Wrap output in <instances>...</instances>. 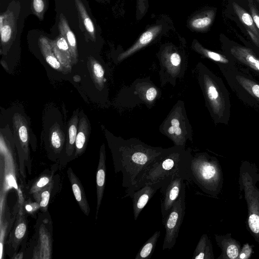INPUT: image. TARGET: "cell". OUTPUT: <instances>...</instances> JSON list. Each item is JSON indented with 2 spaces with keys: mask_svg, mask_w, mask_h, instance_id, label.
I'll return each instance as SVG.
<instances>
[{
  "mask_svg": "<svg viewBox=\"0 0 259 259\" xmlns=\"http://www.w3.org/2000/svg\"><path fill=\"white\" fill-rule=\"evenodd\" d=\"M110 144L115 172H122V186L126 188L136 184L147 167L164 150L134 138L114 137Z\"/></svg>",
  "mask_w": 259,
  "mask_h": 259,
  "instance_id": "1",
  "label": "cell"
},
{
  "mask_svg": "<svg viewBox=\"0 0 259 259\" xmlns=\"http://www.w3.org/2000/svg\"><path fill=\"white\" fill-rule=\"evenodd\" d=\"M192 156L191 150L186 149L185 147L174 145L164 148L162 152L147 167L136 184L126 188L125 195L146 184L161 181L176 174L186 175L191 179L189 167Z\"/></svg>",
  "mask_w": 259,
  "mask_h": 259,
  "instance_id": "2",
  "label": "cell"
},
{
  "mask_svg": "<svg viewBox=\"0 0 259 259\" xmlns=\"http://www.w3.org/2000/svg\"><path fill=\"white\" fill-rule=\"evenodd\" d=\"M259 170L255 164L243 161L239 167V190L243 193L247 209L246 228L259 244Z\"/></svg>",
  "mask_w": 259,
  "mask_h": 259,
  "instance_id": "3",
  "label": "cell"
},
{
  "mask_svg": "<svg viewBox=\"0 0 259 259\" xmlns=\"http://www.w3.org/2000/svg\"><path fill=\"white\" fill-rule=\"evenodd\" d=\"M189 169L192 181L206 194L217 197L222 191L224 178L217 158L206 152L197 153L192 156Z\"/></svg>",
  "mask_w": 259,
  "mask_h": 259,
  "instance_id": "4",
  "label": "cell"
},
{
  "mask_svg": "<svg viewBox=\"0 0 259 259\" xmlns=\"http://www.w3.org/2000/svg\"><path fill=\"white\" fill-rule=\"evenodd\" d=\"M195 70L206 106L215 122H217L222 119L227 107V96L223 85L202 62L197 64Z\"/></svg>",
  "mask_w": 259,
  "mask_h": 259,
  "instance_id": "5",
  "label": "cell"
},
{
  "mask_svg": "<svg viewBox=\"0 0 259 259\" xmlns=\"http://www.w3.org/2000/svg\"><path fill=\"white\" fill-rule=\"evenodd\" d=\"M157 57L161 86L169 83L175 87L184 77L188 67L184 51L172 43H166L160 47Z\"/></svg>",
  "mask_w": 259,
  "mask_h": 259,
  "instance_id": "6",
  "label": "cell"
},
{
  "mask_svg": "<svg viewBox=\"0 0 259 259\" xmlns=\"http://www.w3.org/2000/svg\"><path fill=\"white\" fill-rule=\"evenodd\" d=\"M159 132L170 140L175 146L185 147L193 141V129L186 113L185 103L179 100L159 127Z\"/></svg>",
  "mask_w": 259,
  "mask_h": 259,
  "instance_id": "7",
  "label": "cell"
},
{
  "mask_svg": "<svg viewBox=\"0 0 259 259\" xmlns=\"http://www.w3.org/2000/svg\"><path fill=\"white\" fill-rule=\"evenodd\" d=\"M161 96V90L150 77L138 78L121 92V104L125 108L144 104L151 109Z\"/></svg>",
  "mask_w": 259,
  "mask_h": 259,
  "instance_id": "8",
  "label": "cell"
},
{
  "mask_svg": "<svg viewBox=\"0 0 259 259\" xmlns=\"http://www.w3.org/2000/svg\"><path fill=\"white\" fill-rule=\"evenodd\" d=\"M185 185L180 195L173 204L169 212L162 220L165 230L162 249H171L175 246L179 235L180 229L185 214Z\"/></svg>",
  "mask_w": 259,
  "mask_h": 259,
  "instance_id": "9",
  "label": "cell"
},
{
  "mask_svg": "<svg viewBox=\"0 0 259 259\" xmlns=\"http://www.w3.org/2000/svg\"><path fill=\"white\" fill-rule=\"evenodd\" d=\"M185 180L189 182H192V180L186 175L174 174L167 177L160 188L162 220L165 218L174 203L179 197L182 188L185 185Z\"/></svg>",
  "mask_w": 259,
  "mask_h": 259,
  "instance_id": "10",
  "label": "cell"
},
{
  "mask_svg": "<svg viewBox=\"0 0 259 259\" xmlns=\"http://www.w3.org/2000/svg\"><path fill=\"white\" fill-rule=\"evenodd\" d=\"M165 179L155 183L146 184L139 189L125 195V197H130L132 200L134 217L135 221L137 220L140 213L149 201L160 189Z\"/></svg>",
  "mask_w": 259,
  "mask_h": 259,
  "instance_id": "11",
  "label": "cell"
},
{
  "mask_svg": "<svg viewBox=\"0 0 259 259\" xmlns=\"http://www.w3.org/2000/svg\"><path fill=\"white\" fill-rule=\"evenodd\" d=\"M164 25L159 24L147 28L139 37L134 44L126 50L121 52L116 57L120 63L153 42L162 32Z\"/></svg>",
  "mask_w": 259,
  "mask_h": 259,
  "instance_id": "12",
  "label": "cell"
},
{
  "mask_svg": "<svg viewBox=\"0 0 259 259\" xmlns=\"http://www.w3.org/2000/svg\"><path fill=\"white\" fill-rule=\"evenodd\" d=\"M14 138L19 153H23L28 158L29 156V135L28 124L25 118L16 113L13 117Z\"/></svg>",
  "mask_w": 259,
  "mask_h": 259,
  "instance_id": "13",
  "label": "cell"
},
{
  "mask_svg": "<svg viewBox=\"0 0 259 259\" xmlns=\"http://www.w3.org/2000/svg\"><path fill=\"white\" fill-rule=\"evenodd\" d=\"M49 41L55 56L62 67V73H70L73 63L69 47L66 39L60 33L55 39H49Z\"/></svg>",
  "mask_w": 259,
  "mask_h": 259,
  "instance_id": "14",
  "label": "cell"
},
{
  "mask_svg": "<svg viewBox=\"0 0 259 259\" xmlns=\"http://www.w3.org/2000/svg\"><path fill=\"white\" fill-rule=\"evenodd\" d=\"M0 18L1 45L3 48L6 49L15 39L17 31V17L13 12L8 9L1 14Z\"/></svg>",
  "mask_w": 259,
  "mask_h": 259,
  "instance_id": "15",
  "label": "cell"
},
{
  "mask_svg": "<svg viewBox=\"0 0 259 259\" xmlns=\"http://www.w3.org/2000/svg\"><path fill=\"white\" fill-rule=\"evenodd\" d=\"M214 238L221 249V253L217 259H238L241 249V244L231 233L215 234Z\"/></svg>",
  "mask_w": 259,
  "mask_h": 259,
  "instance_id": "16",
  "label": "cell"
},
{
  "mask_svg": "<svg viewBox=\"0 0 259 259\" xmlns=\"http://www.w3.org/2000/svg\"><path fill=\"white\" fill-rule=\"evenodd\" d=\"M96 173V189L97 203L96 219H97L99 210L102 200L105 186L106 175L105 147L103 144L101 146L99 153V160Z\"/></svg>",
  "mask_w": 259,
  "mask_h": 259,
  "instance_id": "17",
  "label": "cell"
},
{
  "mask_svg": "<svg viewBox=\"0 0 259 259\" xmlns=\"http://www.w3.org/2000/svg\"><path fill=\"white\" fill-rule=\"evenodd\" d=\"M67 174L72 192L80 209L84 214L88 216L91 209L81 183L71 167L68 168Z\"/></svg>",
  "mask_w": 259,
  "mask_h": 259,
  "instance_id": "18",
  "label": "cell"
},
{
  "mask_svg": "<svg viewBox=\"0 0 259 259\" xmlns=\"http://www.w3.org/2000/svg\"><path fill=\"white\" fill-rule=\"evenodd\" d=\"M75 141L74 157L81 155L85 150L90 133V126L85 115L80 112Z\"/></svg>",
  "mask_w": 259,
  "mask_h": 259,
  "instance_id": "19",
  "label": "cell"
},
{
  "mask_svg": "<svg viewBox=\"0 0 259 259\" xmlns=\"http://www.w3.org/2000/svg\"><path fill=\"white\" fill-rule=\"evenodd\" d=\"M234 12L245 26L253 42L259 47V30L251 15L236 2L232 3Z\"/></svg>",
  "mask_w": 259,
  "mask_h": 259,
  "instance_id": "20",
  "label": "cell"
},
{
  "mask_svg": "<svg viewBox=\"0 0 259 259\" xmlns=\"http://www.w3.org/2000/svg\"><path fill=\"white\" fill-rule=\"evenodd\" d=\"M215 16L214 10H207L199 12L190 17L188 21V27L193 31L203 32L212 23Z\"/></svg>",
  "mask_w": 259,
  "mask_h": 259,
  "instance_id": "21",
  "label": "cell"
},
{
  "mask_svg": "<svg viewBox=\"0 0 259 259\" xmlns=\"http://www.w3.org/2000/svg\"><path fill=\"white\" fill-rule=\"evenodd\" d=\"M58 28L60 34L65 38L69 47L73 65L78 62V51L75 36L63 14L59 16Z\"/></svg>",
  "mask_w": 259,
  "mask_h": 259,
  "instance_id": "22",
  "label": "cell"
},
{
  "mask_svg": "<svg viewBox=\"0 0 259 259\" xmlns=\"http://www.w3.org/2000/svg\"><path fill=\"white\" fill-rule=\"evenodd\" d=\"M231 53L242 63L259 72V59L249 49L240 46H234L231 49Z\"/></svg>",
  "mask_w": 259,
  "mask_h": 259,
  "instance_id": "23",
  "label": "cell"
},
{
  "mask_svg": "<svg viewBox=\"0 0 259 259\" xmlns=\"http://www.w3.org/2000/svg\"><path fill=\"white\" fill-rule=\"evenodd\" d=\"M75 5L77 11L79 22L87 33L89 35L92 41L96 39V28L85 7L81 0H74Z\"/></svg>",
  "mask_w": 259,
  "mask_h": 259,
  "instance_id": "24",
  "label": "cell"
},
{
  "mask_svg": "<svg viewBox=\"0 0 259 259\" xmlns=\"http://www.w3.org/2000/svg\"><path fill=\"white\" fill-rule=\"evenodd\" d=\"M38 45L46 62L53 68L63 72L62 67L53 52L49 39L46 36H40L38 39Z\"/></svg>",
  "mask_w": 259,
  "mask_h": 259,
  "instance_id": "25",
  "label": "cell"
},
{
  "mask_svg": "<svg viewBox=\"0 0 259 259\" xmlns=\"http://www.w3.org/2000/svg\"><path fill=\"white\" fill-rule=\"evenodd\" d=\"M78 116V111H75L68 122L65 147L66 154L68 156L72 155L73 152L75 151V141L79 121Z\"/></svg>",
  "mask_w": 259,
  "mask_h": 259,
  "instance_id": "26",
  "label": "cell"
},
{
  "mask_svg": "<svg viewBox=\"0 0 259 259\" xmlns=\"http://www.w3.org/2000/svg\"><path fill=\"white\" fill-rule=\"evenodd\" d=\"M194 259H214L212 245L207 234H203L194 251Z\"/></svg>",
  "mask_w": 259,
  "mask_h": 259,
  "instance_id": "27",
  "label": "cell"
},
{
  "mask_svg": "<svg viewBox=\"0 0 259 259\" xmlns=\"http://www.w3.org/2000/svg\"><path fill=\"white\" fill-rule=\"evenodd\" d=\"M88 65L96 87L99 91H102L105 87L106 81L104 76L105 71L103 66L94 58L89 59Z\"/></svg>",
  "mask_w": 259,
  "mask_h": 259,
  "instance_id": "28",
  "label": "cell"
},
{
  "mask_svg": "<svg viewBox=\"0 0 259 259\" xmlns=\"http://www.w3.org/2000/svg\"><path fill=\"white\" fill-rule=\"evenodd\" d=\"M191 48L201 56L215 62L223 64L229 62L227 58L224 56L205 48L196 39H193L191 44Z\"/></svg>",
  "mask_w": 259,
  "mask_h": 259,
  "instance_id": "29",
  "label": "cell"
},
{
  "mask_svg": "<svg viewBox=\"0 0 259 259\" xmlns=\"http://www.w3.org/2000/svg\"><path fill=\"white\" fill-rule=\"evenodd\" d=\"M160 231H156L143 244L137 253L135 259H149L154 251L156 243L160 236Z\"/></svg>",
  "mask_w": 259,
  "mask_h": 259,
  "instance_id": "30",
  "label": "cell"
},
{
  "mask_svg": "<svg viewBox=\"0 0 259 259\" xmlns=\"http://www.w3.org/2000/svg\"><path fill=\"white\" fill-rule=\"evenodd\" d=\"M50 142L54 151L59 153L64 145L65 137L60 126L57 123L54 124L50 129Z\"/></svg>",
  "mask_w": 259,
  "mask_h": 259,
  "instance_id": "31",
  "label": "cell"
},
{
  "mask_svg": "<svg viewBox=\"0 0 259 259\" xmlns=\"http://www.w3.org/2000/svg\"><path fill=\"white\" fill-rule=\"evenodd\" d=\"M53 187V181L42 190L33 193V196L42 211L48 209L51 191Z\"/></svg>",
  "mask_w": 259,
  "mask_h": 259,
  "instance_id": "32",
  "label": "cell"
},
{
  "mask_svg": "<svg viewBox=\"0 0 259 259\" xmlns=\"http://www.w3.org/2000/svg\"><path fill=\"white\" fill-rule=\"evenodd\" d=\"M236 79L239 84L252 97L259 100V84L244 76L238 75Z\"/></svg>",
  "mask_w": 259,
  "mask_h": 259,
  "instance_id": "33",
  "label": "cell"
},
{
  "mask_svg": "<svg viewBox=\"0 0 259 259\" xmlns=\"http://www.w3.org/2000/svg\"><path fill=\"white\" fill-rule=\"evenodd\" d=\"M19 215V218L16 223L13 236L14 242L16 244L21 242L27 231V224L23 213L20 212Z\"/></svg>",
  "mask_w": 259,
  "mask_h": 259,
  "instance_id": "34",
  "label": "cell"
},
{
  "mask_svg": "<svg viewBox=\"0 0 259 259\" xmlns=\"http://www.w3.org/2000/svg\"><path fill=\"white\" fill-rule=\"evenodd\" d=\"M49 5V0H31V9L33 14L42 20Z\"/></svg>",
  "mask_w": 259,
  "mask_h": 259,
  "instance_id": "35",
  "label": "cell"
},
{
  "mask_svg": "<svg viewBox=\"0 0 259 259\" xmlns=\"http://www.w3.org/2000/svg\"><path fill=\"white\" fill-rule=\"evenodd\" d=\"M52 176L49 174L43 175L40 177L31 186L29 193L33 194L49 185L52 182Z\"/></svg>",
  "mask_w": 259,
  "mask_h": 259,
  "instance_id": "36",
  "label": "cell"
},
{
  "mask_svg": "<svg viewBox=\"0 0 259 259\" xmlns=\"http://www.w3.org/2000/svg\"><path fill=\"white\" fill-rule=\"evenodd\" d=\"M248 7L253 20L259 30V11L252 0H248Z\"/></svg>",
  "mask_w": 259,
  "mask_h": 259,
  "instance_id": "37",
  "label": "cell"
},
{
  "mask_svg": "<svg viewBox=\"0 0 259 259\" xmlns=\"http://www.w3.org/2000/svg\"><path fill=\"white\" fill-rule=\"evenodd\" d=\"M252 251V250L251 246L248 243L245 244L243 247H241V251L238 258H248L251 254Z\"/></svg>",
  "mask_w": 259,
  "mask_h": 259,
  "instance_id": "38",
  "label": "cell"
},
{
  "mask_svg": "<svg viewBox=\"0 0 259 259\" xmlns=\"http://www.w3.org/2000/svg\"><path fill=\"white\" fill-rule=\"evenodd\" d=\"M259 2V0H257Z\"/></svg>",
  "mask_w": 259,
  "mask_h": 259,
  "instance_id": "39",
  "label": "cell"
}]
</instances>
